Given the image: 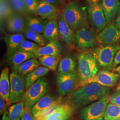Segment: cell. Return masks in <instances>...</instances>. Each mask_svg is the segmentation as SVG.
I'll return each mask as SVG.
<instances>
[{
  "label": "cell",
  "instance_id": "5",
  "mask_svg": "<svg viewBox=\"0 0 120 120\" xmlns=\"http://www.w3.org/2000/svg\"><path fill=\"white\" fill-rule=\"evenodd\" d=\"M109 102V96L103 97L82 109L79 115L82 120H104L105 113Z\"/></svg>",
  "mask_w": 120,
  "mask_h": 120
},
{
  "label": "cell",
  "instance_id": "39",
  "mask_svg": "<svg viewBox=\"0 0 120 120\" xmlns=\"http://www.w3.org/2000/svg\"><path fill=\"white\" fill-rule=\"evenodd\" d=\"M120 64V49L116 53L113 63V69L115 68L116 67ZM113 70V69H112Z\"/></svg>",
  "mask_w": 120,
  "mask_h": 120
},
{
  "label": "cell",
  "instance_id": "38",
  "mask_svg": "<svg viewBox=\"0 0 120 120\" xmlns=\"http://www.w3.org/2000/svg\"><path fill=\"white\" fill-rule=\"evenodd\" d=\"M9 106L8 104L4 100L0 97V114L1 115L3 113L6 111V108Z\"/></svg>",
  "mask_w": 120,
  "mask_h": 120
},
{
  "label": "cell",
  "instance_id": "30",
  "mask_svg": "<svg viewBox=\"0 0 120 120\" xmlns=\"http://www.w3.org/2000/svg\"><path fill=\"white\" fill-rule=\"evenodd\" d=\"M104 120H120V107L109 103L105 113Z\"/></svg>",
  "mask_w": 120,
  "mask_h": 120
},
{
  "label": "cell",
  "instance_id": "16",
  "mask_svg": "<svg viewBox=\"0 0 120 120\" xmlns=\"http://www.w3.org/2000/svg\"><path fill=\"white\" fill-rule=\"evenodd\" d=\"M102 5L107 24L113 22L120 15V0H102Z\"/></svg>",
  "mask_w": 120,
  "mask_h": 120
},
{
  "label": "cell",
  "instance_id": "1",
  "mask_svg": "<svg viewBox=\"0 0 120 120\" xmlns=\"http://www.w3.org/2000/svg\"><path fill=\"white\" fill-rule=\"evenodd\" d=\"M110 92L109 88L97 83H91L82 86L74 92L69 100V104L75 109L85 107L109 96Z\"/></svg>",
  "mask_w": 120,
  "mask_h": 120
},
{
  "label": "cell",
  "instance_id": "48",
  "mask_svg": "<svg viewBox=\"0 0 120 120\" xmlns=\"http://www.w3.org/2000/svg\"><path fill=\"white\" fill-rule=\"evenodd\" d=\"M21 118H18V119L17 120H21Z\"/></svg>",
  "mask_w": 120,
  "mask_h": 120
},
{
  "label": "cell",
  "instance_id": "42",
  "mask_svg": "<svg viewBox=\"0 0 120 120\" xmlns=\"http://www.w3.org/2000/svg\"><path fill=\"white\" fill-rule=\"evenodd\" d=\"M115 22L116 23V26L120 30V14L116 18Z\"/></svg>",
  "mask_w": 120,
  "mask_h": 120
},
{
  "label": "cell",
  "instance_id": "22",
  "mask_svg": "<svg viewBox=\"0 0 120 120\" xmlns=\"http://www.w3.org/2000/svg\"><path fill=\"white\" fill-rule=\"evenodd\" d=\"M77 60L74 56H67L60 60L58 67V74L75 73L77 69Z\"/></svg>",
  "mask_w": 120,
  "mask_h": 120
},
{
  "label": "cell",
  "instance_id": "13",
  "mask_svg": "<svg viewBox=\"0 0 120 120\" xmlns=\"http://www.w3.org/2000/svg\"><path fill=\"white\" fill-rule=\"evenodd\" d=\"M77 74L75 73L58 74L56 78L57 90L62 96L70 93L77 82Z\"/></svg>",
  "mask_w": 120,
  "mask_h": 120
},
{
  "label": "cell",
  "instance_id": "47",
  "mask_svg": "<svg viewBox=\"0 0 120 120\" xmlns=\"http://www.w3.org/2000/svg\"><path fill=\"white\" fill-rule=\"evenodd\" d=\"M9 0V2H10L11 1H13V0Z\"/></svg>",
  "mask_w": 120,
  "mask_h": 120
},
{
  "label": "cell",
  "instance_id": "20",
  "mask_svg": "<svg viewBox=\"0 0 120 120\" xmlns=\"http://www.w3.org/2000/svg\"><path fill=\"white\" fill-rule=\"evenodd\" d=\"M59 37L67 45L75 41V33L64 22L60 15L58 18Z\"/></svg>",
  "mask_w": 120,
  "mask_h": 120
},
{
  "label": "cell",
  "instance_id": "4",
  "mask_svg": "<svg viewBox=\"0 0 120 120\" xmlns=\"http://www.w3.org/2000/svg\"><path fill=\"white\" fill-rule=\"evenodd\" d=\"M49 89V84L46 78L44 77L40 78L26 90L25 108L32 109L41 99L46 94Z\"/></svg>",
  "mask_w": 120,
  "mask_h": 120
},
{
  "label": "cell",
  "instance_id": "12",
  "mask_svg": "<svg viewBox=\"0 0 120 120\" xmlns=\"http://www.w3.org/2000/svg\"><path fill=\"white\" fill-rule=\"evenodd\" d=\"M75 42L83 49L94 48L98 43L95 33L89 26L82 27L75 32Z\"/></svg>",
  "mask_w": 120,
  "mask_h": 120
},
{
  "label": "cell",
  "instance_id": "43",
  "mask_svg": "<svg viewBox=\"0 0 120 120\" xmlns=\"http://www.w3.org/2000/svg\"><path fill=\"white\" fill-rule=\"evenodd\" d=\"M113 72L120 74V65L116 66L115 68L113 69Z\"/></svg>",
  "mask_w": 120,
  "mask_h": 120
},
{
  "label": "cell",
  "instance_id": "14",
  "mask_svg": "<svg viewBox=\"0 0 120 120\" xmlns=\"http://www.w3.org/2000/svg\"><path fill=\"white\" fill-rule=\"evenodd\" d=\"M73 108L69 104H60L44 116L36 120H69L72 115Z\"/></svg>",
  "mask_w": 120,
  "mask_h": 120
},
{
  "label": "cell",
  "instance_id": "8",
  "mask_svg": "<svg viewBox=\"0 0 120 120\" xmlns=\"http://www.w3.org/2000/svg\"><path fill=\"white\" fill-rule=\"evenodd\" d=\"M10 91L9 101L10 104L18 103L25 99L26 94V81L25 77L12 71L10 73Z\"/></svg>",
  "mask_w": 120,
  "mask_h": 120
},
{
  "label": "cell",
  "instance_id": "34",
  "mask_svg": "<svg viewBox=\"0 0 120 120\" xmlns=\"http://www.w3.org/2000/svg\"><path fill=\"white\" fill-rule=\"evenodd\" d=\"M10 3L13 11L18 14H24L28 12L24 0H13Z\"/></svg>",
  "mask_w": 120,
  "mask_h": 120
},
{
  "label": "cell",
  "instance_id": "33",
  "mask_svg": "<svg viewBox=\"0 0 120 120\" xmlns=\"http://www.w3.org/2000/svg\"><path fill=\"white\" fill-rule=\"evenodd\" d=\"M41 47V46L37 43L24 40L19 45L16 52H24L33 53Z\"/></svg>",
  "mask_w": 120,
  "mask_h": 120
},
{
  "label": "cell",
  "instance_id": "10",
  "mask_svg": "<svg viewBox=\"0 0 120 120\" xmlns=\"http://www.w3.org/2000/svg\"><path fill=\"white\" fill-rule=\"evenodd\" d=\"M61 104V99L50 94L45 95L32 109L35 117L44 116Z\"/></svg>",
  "mask_w": 120,
  "mask_h": 120
},
{
  "label": "cell",
  "instance_id": "24",
  "mask_svg": "<svg viewBox=\"0 0 120 120\" xmlns=\"http://www.w3.org/2000/svg\"><path fill=\"white\" fill-rule=\"evenodd\" d=\"M26 25L27 28L30 30L43 34L45 27L48 21L41 17L27 16L26 17Z\"/></svg>",
  "mask_w": 120,
  "mask_h": 120
},
{
  "label": "cell",
  "instance_id": "23",
  "mask_svg": "<svg viewBox=\"0 0 120 120\" xmlns=\"http://www.w3.org/2000/svg\"><path fill=\"white\" fill-rule=\"evenodd\" d=\"M46 42L57 40L59 37L58 18L48 21L43 34Z\"/></svg>",
  "mask_w": 120,
  "mask_h": 120
},
{
  "label": "cell",
  "instance_id": "45",
  "mask_svg": "<svg viewBox=\"0 0 120 120\" xmlns=\"http://www.w3.org/2000/svg\"><path fill=\"white\" fill-rule=\"evenodd\" d=\"M116 90V91L120 92V82H119V83L118 84V86H117Z\"/></svg>",
  "mask_w": 120,
  "mask_h": 120
},
{
  "label": "cell",
  "instance_id": "40",
  "mask_svg": "<svg viewBox=\"0 0 120 120\" xmlns=\"http://www.w3.org/2000/svg\"><path fill=\"white\" fill-rule=\"evenodd\" d=\"M42 0L47 2L49 3L55 5L57 6H59L60 5V2L58 0Z\"/></svg>",
  "mask_w": 120,
  "mask_h": 120
},
{
  "label": "cell",
  "instance_id": "29",
  "mask_svg": "<svg viewBox=\"0 0 120 120\" xmlns=\"http://www.w3.org/2000/svg\"><path fill=\"white\" fill-rule=\"evenodd\" d=\"M25 111V99L15 103L9 109V116L11 120H17L22 118Z\"/></svg>",
  "mask_w": 120,
  "mask_h": 120
},
{
  "label": "cell",
  "instance_id": "50",
  "mask_svg": "<svg viewBox=\"0 0 120 120\" xmlns=\"http://www.w3.org/2000/svg\"></svg>",
  "mask_w": 120,
  "mask_h": 120
},
{
  "label": "cell",
  "instance_id": "6",
  "mask_svg": "<svg viewBox=\"0 0 120 120\" xmlns=\"http://www.w3.org/2000/svg\"><path fill=\"white\" fill-rule=\"evenodd\" d=\"M120 49L118 44L102 45L95 49L93 54L99 66L107 70H112L116 53Z\"/></svg>",
  "mask_w": 120,
  "mask_h": 120
},
{
  "label": "cell",
  "instance_id": "3",
  "mask_svg": "<svg viewBox=\"0 0 120 120\" xmlns=\"http://www.w3.org/2000/svg\"><path fill=\"white\" fill-rule=\"evenodd\" d=\"M78 77L80 82H84L93 77L98 72L97 62L93 53L83 52L77 56Z\"/></svg>",
  "mask_w": 120,
  "mask_h": 120
},
{
  "label": "cell",
  "instance_id": "41",
  "mask_svg": "<svg viewBox=\"0 0 120 120\" xmlns=\"http://www.w3.org/2000/svg\"><path fill=\"white\" fill-rule=\"evenodd\" d=\"M1 120H11L9 116V113L7 111L5 112L4 113Z\"/></svg>",
  "mask_w": 120,
  "mask_h": 120
},
{
  "label": "cell",
  "instance_id": "37",
  "mask_svg": "<svg viewBox=\"0 0 120 120\" xmlns=\"http://www.w3.org/2000/svg\"><path fill=\"white\" fill-rule=\"evenodd\" d=\"M21 118L22 120H36V118L32 113V109H27L25 108Z\"/></svg>",
  "mask_w": 120,
  "mask_h": 120
},
{
  "label": "cell",
  "instance_id": "19",
  "mask_svg": "<svg viewBox=\"0 0 120 120\" xmlns=\"http://www.w3.org/2000/svg\"><path fill=\"white\" fill-rule=\"evenodd\" d=\"M10 91V74L9 69L5 67L1 70L0 75V96L9 105Z\"/></svg>",
  "mask_w": 120,
  "mask_h": 120
},
{
  "label": "cell",
  "instance_id": "15",
  "mask_svg": "<svg viewBox=\"0 0 120 120\" xmlns=\"http://www.w3.org/2000/svg\"><path fill=\"white\" fill-rule=\"evenodd\" d=\"M61 10L59 6L40 0L36 10L40 17L48 21L57 19L61 14Z\"/></svg>",
  "mask_w": 120,
  "mask_h": 120
},
{
  "label": "cell",
  "instance_id": "7",
  "mask_svg": "<svg viewBox=\"0 0 120 120\" xmlns=\"http://www.w3.org/2000/svg\"><path fill=\"white\" fill-rule=\"evenodd\" d=\"M88 21L91 28L95 34H98L107 25L103 11L102 1L89 4L87 8Z\"/></svg>",
  "mask_w": 120,
  "mask_h": 120
},
{
  "label": "cell",
  "instance_id": "32",
  "mask_svg": "<svg viewBox=\"0 0 120 120\" xmlns=\"http://www.w3.org/2000/svg\"><path fill=\"white\" fill-rule=\"evenodd\" d=\"M0 19H9L13 16L14 11L8 0H0Z\"/></svg>",
  "mask_w": 120,
  "mask_h": 120
},
{
  "label": "cell",
  "instance_id": "21",
  "mask_svg": "<svg viewBox=\"0 0 120 120\" xmlns=\"http://www.w3.org/2000/svg\"><path fill=\"white\" fill-rule=\"evenodd\" d=\"M40 64V63L37 58H32L21 64L13 66V71L22 77H25L27 75L38 68Z\"/></svg>",
  "mask_w": 120,
  "mask_h": 120
},
{
  "label": "cell",
  "instance_id": "9",
  "mask_svg": "<svg viewBox=\"0 0 120 120\" xmlns=\"http://www.w3.org/2000/svg\"><path fill=\"white\" fill-rule=\"evenodd\" d=\"M120 79L119 74L107 70H101L94 76L84 82H79V86H83L94 83L108 88L112 87L117 84Z\"/></svg>",
  "mask_w": 120,
  "mask_h": 120
},
{
  "label": "cell",
  "instance_id": "35",
  "mask_svg": "<svg viewBox=\"0 0 120 120\" xmlns=\"http://www.w3.org/2000/svg\"><path fill=\"white\" fill-rule=\"evenodd\" d=\"M40 0H24L28 12L36 14V10Z\"/></svg>",
  "mask_w": 120,
  "mask_h": 120
},
{
  "label": "cell",
  "instance_id": "28",
  "mask_svg": "<svg viewBox=\"0 0 120 120\" xmlns=\"http://www.w3.org/2000/svg\"><path fill=\"white\" fill-rule=\"evenodd\" d=\"M40 64L52 71H55L60 60V56L44 55L39 57Z\"/></svg>",
  "mask_w": 120,
  "mask_h": 120
},
{
  "label": "cell",
  "instance_id": "25",
  "mask_svg": "<svg viewBox=\"0 0 120 120\" xmlns=\"http://www.w3.org/2000/svg\"><path fill=\"white\" fill-rule=\"evenodd\" d=\"M7 28L9 31L14 34H20L24 31L25 23L22 16L13 14L7 20Z\"/></svg>",
  "mask_w": 120,
  "mask_h": 120
},
{
  "label": "cell",
  "instance_id": "2",
  "mask_svg": "<svg viewBox=\"0 0 120 120\" xmlns=\"http://www.w3.org/2000/svg\"><path fill=\"white\" fill-rule=\"evenodd\" d=\"M60 16L75 33L82 27L89 26L87 11L75 0L64 4Z\"/></svg>",
  "mask_w": 120,
  "mask_h": 120
},
{
  "label": "cell",
  "instance_id": "17",
  "mask_svg": "<svg viewBox=\"0 0 120 120\" xmlns=\"http://www.w3.org/2000/svg\"><path fill=\"white\" fill-rule=\"evenodd\" d=\"M62 51L61 43L57 40H54L48 42L44 46L39 48L33 53L38 58L44 55L60 56Z\"/></svg>",
  "mask_w": 120,
  "mask_h": 120
},
{
  "label": "cell",
  "instance_id": "18",
  "mask_svg": "<svg viewBox=\"0 0 120 120\" xmlns=\"http://www.w3.org/2000/svg\"><path fill=\"white\" fill-rule=\"evenodd\" d=\"M3 40L7 47L6 56L9 59L16 52L19 45L25 39L23 35L20 33L5 35Z\"/></svg>",
  "mask_w": 120,
  "mask_h": 120
},
{
  "label": "cell",
  "instance_id": "36",
  "mask_svg": "<svg viewBox=\"0 0 120 120\" xmlns=\"http://www.w3.org/2000/svg\"><path fill=\"white\" fill-rule=\"evenodd\" d=\"M109 102L120 107V92L116 91L109 96Z\"/></svg>",
  "mask_w": 120,
  "mask_h": 120
},
{
  "label": "cell",
  "instance_id": "26",
  "mask_svg": "<svg viewBox=\"0 0 120 120\" xmlns=\"http://www.w3.org/2000/svg\"><path fill=\"white\" fill-rule=\"evenodd\" d=\"M50 69L43 66H40L34 70L27 75L25 77L26 81V89L27 90L31 86L40 78L49 72Z\"/></svg>",
  "mask_w": 120,
  "mask_h": 120
},
{
  "label": "cell",
  "instance_id": "46",
  "mask_svg": "<svg viewBox=\"0 0 120 120\" xmlns=\"http://www.w3.org/2000/svg\"><path fill=\"white\" fill-rule=\"evenodd\" d=\"M58 0L60 2V4H61L64 3V2H65V0Z\"/></svg>",
  "mask_w": 120,
  "mask_h": 120
},
{
  "label": "cell",
  "instance_id": "11",
  "mask_svg": "<svg viewBox=\"0 0 120 120\" xmlns=\"http://www.w3.org/2000/svg\"><path fill=\"white\" fill-rule=\"evenodd\" d=\"M97 42L102 45H116L120 42V30L115 22L107 25L97 36Z\"/></svg>",
  "mask_w": 120,
  "mask_h": 120
},
{
  "label": "cell",
  "instance_id": "27",
  "mask_svg": "<svg viewBox=\"0 0 120 120\" xmlns=\"http://www.w3.org/2000/svg\"><path fill=\"white\" fill-rule=\"evenodd\" d=\"M37 58L38 57L35 56L33 52H17L8 59L9 63L14 66L21 64L30 59Z\"/></svg>",
  "mask_w": 120,
  "mask_h": 120
},
{
  "label": "cell",
  "instance_id": "49",
  "mask_svg": "<svg viewBox=\"0 0 120 120\" xmlns=\"http://www.w3.org/2000/svg\"></svg>",
  "mask_w": 120,
  "mask_h": 120
},
{
  "label": "cell",
  "instance_id": "44",
  "mask_svg": "<svg viewBox=\"0 0 120 120\" xmlns=\"http://www.w3.org/2000/svg\"><path fill=\"white\" fill-rule=\"evenodd\" d=\"M89 4H94L99 2L100 0H86Z\"/></svg>",
  "mask_w": 120,
  "mask_h": 120
},
{
  "label": "cell",
  "instance_id": "31",
  "mask_svg": "<svg viewBox=\"0 0 120 120\" xmlns=\"http://www.w3.org/2000/svg\"><path fill=\"white\" fill-rule=\"evenodd\" d=\"M26 38L35 43L38 44L41 46H44L46 45V41L43 35L26 28L24 30Z\"/></svg>",
  "mask_w": 120,
  "mask_h": 120
}]
</instances>
